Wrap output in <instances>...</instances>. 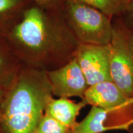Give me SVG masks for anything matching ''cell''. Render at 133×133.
I'll use <instances>...</instances> for the list:
<instances>
[{
	"instance_id": "cell-5",
	"label": "cell",
	"mask_w": 133,
	"mask_h": 133,
	"mask_svg": "<svg viewBox=\"0 0 133 133\" xmlns=\"http://www.w3.org/2000/svg\"><path fill=\"white\" fill-rule=\"evenodd\" d=\"M75 57L89 86L103 81H112L109 44L100 46L79 43Z\"/></svg>"
},
{
	"instance_id": "cell-19",
	"label": "cell",
	"mask_w": 133,
	"mask_h": 133,
	"mask_svg": "<svg viewBox=\"0 0 133 133\" xmlns=\"http://www.w3.org/2000/svg\"><path fill=\"white\" fill-rule=\"evenodd\" d=\"M131 43H132V44L133 46V34L132 35V36H131Z\"/></svg>"
},
{
	"instance_id": "cell-13",
	"label": "cell",
	"mask_w": 133,
	"mask_h": 133,
	"mask_svg": "<svg viewBox=\"0 0 133 133\" xmlns=\"http://www.w3.org/2000/svg\"><path fill=\"white\" fill-rule=\"evenodd\" d=\"M133 104V97L129 98L127 102H126V106L130 105ZM133 124V118L131 119L130 120H129L127 122L124 123L118 124L119 126V130H125L127 131V129H128L129 126H131V124Z\"/></svg>"
},
{
	"instance_id": "cell-17",
	"label": "cell",
	"mask_w": 133,
	"mask_h": 133,
	"mask_svg": "<svg viewBox=\"0 0 133 133\" xmlns=\"http://www.w3.org/2000/svg\"><path fill=\"white\" fill-rule=\"evenodd\" d=\"M127 131H128L129 133H133V124L129 126L128 129H127Z\"/></svg>"
},
{
	"instance_id": "cell-9",
	"label": "cell",
	"mask_w": 133,
	"mask_h": 133,
	"mask_svg": "<svg viewBox=\"0 0 133 133\" xmlns=\"http://www.w3.org/2000/svg\"><path fill=\"white\" fill-rule=\"evenodd\" d=\"M110 112L102 108L92 106L87 115L71 129L70 133H105L107 131L118 130L117 124L105 126V122Z\"/></svg>"
},
{
	"instance_id": "cell-1",
	"label": "cell",
	"mask_w": 133,
	"mask_h": 133,
	"mask_svg": "<svg viewBox=\"0 0 133 133\" xmlns=\"http://www.w3.org/2000/svg\"><path fill=\"white\" fill-rule=\"evenodd\" d=\"M52 97L47 74L22 73L3 98L0 124L4 133H33Z\"/></svg>"
},
{
	"instance_id": "cell-16",
	"label": "cell",
	"mask_w": 133,
	"mask_h": 133,
	"mask_svg": "<svg viewBox=\"0 0 133 133\" xmlns=\"http://www.w3.org/2000/svg\"><path fill=\"white\" fill-rule=\"evenodd\" d=\"M3 98V95L2 91H1V89H0V116H1V103H2Z\"/></svg>"
},
{
	"instance_id": "cell-6",
	"label": "cell",
	"mask_w": 133,
	"mask_h": 133,
	"mask_svg": "<svg viewBox=\"0 0 133 133\" xmlns=\"http://www.w3.org/2000/svg\"><path fill=\"white\" fill-rule=\"evenodd\" d=\"M47 76L52 95L59 98L78 97L83 100L89 86L75 57L62 67L48 72Z\"/></svg>"
},
{
	"instance_id": "cell-11",
	"label": "cell",
	"mask_w": 133,
	"mask_h": 133,
	"mask_svg": "<svg viewBox=\"0 0 133 133\" xmlns=\"http://www.w3.org/2000/svg\"><path fill=\"white\" fill-rule=\"evenodd\" d=\"M70 130L44 114L33 133H70Z\"/></svg>"
},
{
	"instance_id": "cell-10",
	"label": "cell",
	"mask_w": 133,
	"mask_h": 133,
	"mask_svg": "<svg viewBox=\"0 0 133 133\" xmlns=\"http://www.w3.org/2000/svg\"><path fill=\"white\" fill-rule=\"evenodd\" d=\"M91 6L111 18L125 11L124 0H74Z\"/></svg>"
},
{
	"instance_id": "cell-2",
	"label": "cell",
	"mask_w": 133,
	"mask_h": 133,
	"mask_svg": "<svg viewBox=\"0 0 133 133\" xmlns=\"http://www.w3.org/2000/svg\"><path fill=\"white\" fill-rule=\"evenodd\" d=\"M66 17L79 43L92 45H109L114 27L110 18L99 10L74 0H66Z\"/></svg>"
},
{
	"instance_id": "cell-3",
	"label": "cell",
	"mask_w": 133,
	"mask_h": 133,
	"mask_svg": "<svg viewBox=\"0 0 133 133\" xmlns=\"http://www.w3.org/2000/svg\"><path fill=\"white\" fill-rule=\"evenodd\" d=\"M14 39L29 51L44 53L60 44L57 29L40 8L31 7L25 11L22 19L12 31Z\"/></svg>"
},
{
	"instance_id": "cell-4",
	"label": "cell",
	"mask_w": 133,
	"mask_h": 133,
	"mask_svg": "<svg viewBox=\"0 0 133 133\" xmlns=\"http://www.w3.org/2000/svg\"><path fill=\"white\" fill-rule=\"evenodd\" d=\"M110 48L112 80L128 99L133 97V46L131 37L114 28Z\"/></svg>"
},
{
	"instance_id": "cell-18",
	"label": "cell",
	"mask_w": 133,
	"mask_h": 133,
	"mask_svg": "<svg viewBox=\"0 0 133 133\" xmlns=\"http://www.w3.org/2000/svg\"><path fill=\"white\" fill-rule=\"evenodd\" d=\"M2 65H3V60L1 59V57H0V67L2 66Z\"/></svg>"
},
{
	"instance_id": "cell-8",
	"label": "cell",
	"mask_w": 133,
	"mask_h": 133,
	"mask_svg": "<svg viewBox=\"0 0 133 133\" xmlns=\"http://www.w3.org/2000/svg\"><path fill=\"white\" fill-rule=\"evenodd\" d=\"M86 105L82 100L75 102L67 98L54 99L51 97L46 104L44 114L71 130L77 123L76 117L81 109Z\"/></svg>"
},
{
	"instance_id": "cell-14",
	"label": "cell",
	"mask_w": 133,
	"mask_h": 133,
	"mask_svg": "<svg viewBox=\"0 0 133 133\" xmlns=\"http://www.w3.org/2000/svg\"><path fill=\"white\" fill-rule=\"evenodd\" d=\"M125 10L128 12L133 20V0H129L126 6Z\"/></svg>"
},
{
	"instance_id": "cell-20",
	"label": "cell",
	"mask_w": 133,
	"mask_h": 133,
	"mask_svg": "<svg viewBox=\"0 0 133 133\" xmlns=\"http://www.w3.org/2000/svg\"><path fill=\"white\" fill-rule=\"evenodd\" d=\"M128 1H129V0H124V3H125L126 6V5H127V4H128Z\"/></svg>"
},
{
	"instance_id": "cell-15",
	"label": "cell",
	"mask_w": 133,
	"mask_h": 133,
	"mask_svg": "<svg viewBox=\"0 0 133 133\" xmlns=\"http://www.w3.org/2000/svg\"><path fill=\"white\" fill-rule=\"evenodd\" d=\"M41 4H50L57 3L61 0H33Z\"/></svg>"
},
{
	"instance_id": "cell-12",
	"label": "cell",
	"mask_w": 133,
	"mask_h": 133,
	"mask_svg": "<svg viewBox=\"0 0 133 133\" xmlns=\"http://www.w3.org/2000/svg\"><path fill=\"white\" fill-rule=\"evenodd\" d=\"M21 2V0H0V15L14 9Z\"/></svg>"
},
{
	"instance_id": "cell-7",
	"label": "cell",
	"mask_w": 133,
	"mask_h": 133,
	"mask_svg": "<svg viewBox=\"0 0 133 133\" xmlns=\"http://www.w3.org/2000/svg\"><path fill=\"white\" fill-rule=\"evenodd\" d=\"M128 98L113 81H106L89 86L82 101L86 105L102 108L112 113L126 107Z\"/></svg>"
}]
</instances>
